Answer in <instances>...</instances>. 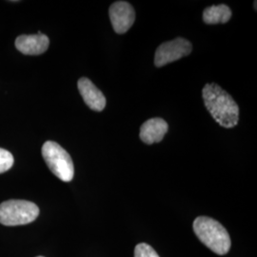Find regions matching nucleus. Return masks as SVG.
<instances>
[{"instance_id": "20e7f679", "label": "nucleus", "mask_w": 257, "mask_h": 257, "mask_svg": "<svg viewBox=\"0 0 257 257\" xmlns=\"http://www.w3.org/2000/svg\"><path fill=\"white\" fill-rule=\"evenodd\" d=\"M39 208L26 200H8L0 204V224L4 226L26 225L36 220Z\"/></svg>"}, {"instance_id": "f8f14e48", "label": "nucleus", "mask_w": 257, "mask_h": 257, "mask_svg": "<svg viewBox=\"0 0 257 257\" xmlns=\"http://www.w3.org/2000/svg\"><path fill=\"white\" fill-rule=\"evenodd\" d=\"M135 257H159V255L150 245L140 243L135 248Z\"/></svg>"}, {"instance_id": "9d476101", "label": "nucleus", "mask_w": 257, "mask_h": 257, "mask_svg": "<svg viewBox=\"0 0 257 257\" xmlns=\"http://www.w3.org/2000/svg\"><path fill=\"white\" fill-rule=\"evenodd\" d=\"M231 10L225 4L212 5L203 12V20L206 24L227 23L231 18Z\"/></svg>"}, {"instance_id": "f257e3e1", "label": "nucleus", "mask_w": 257, "mask_h": 257, "mask_svg": "<svg viewBox=\"0 0 257 257\" xmlns=\"http://www.w3.org/2000/svg\"><path fill=\"white\" fill-rule=\"evenodd\" d=\"M202 94L207 110L220 126L230 128L238 124V105L219 85L215 83L206 84Z\"/></svg>"}, {"instance_id": "9b49d317", "label": "nucleus", "mask_w": 257, "mask_h": 257, "mask_svg": "<svg viewBox=\"0 0 257 257\" xmlns=\"http://www.w3.org/2000/svg\"><path fill=\"white\" fill-rule=\"evenodd\" d=\"M14 156L9 151L0 148V174H3L14 165Z\"/></svg>"}, {"instance_id": "39448f33", "label": "nucleus", "mask_w": 257, "mask_h": 257, "mask_svg": "<svg viewBox=\"0 0 257 257\" xmlns=\"http://www.w3.org/2000/svg\"><path fill=\"white\" fill-rule=\"evenodd\" d=\"M192 51L193 45L189 40L183 37H177L174 40L162 43L157 48L155 55V65L158 68L163 67L190 55Z\"/></svg>"}, {"instance_id": "7ed1b4c3", "label": "nucleus", "mask_w": 257, "mask_h": 257, "mask_svg": "<svg viewBox=\"0 0 257 257\" xmlns=\"http://www.w3.org/2000/svg\"><path fill=\"white\" fill-rule=\"evenodd\" d=\"M42 156L48 168L54 175L64 182L73 180L74 162L71 156L59 144L47 141L42 147Z\"/></svg>"}, {"instance_id": "6e6552de", "label": "nucleus", "mask_w": 257, "mask_h": 257, "mask_svg": "<svg viewBox=\"0 0 257 257\" xmlns=\"http://www.w3.org/2000/svg\"><path fill=\"white\" fill-rule=\"evenodd\" d=\"M16 47L23 55H38L45 53L49 45L50 39L46 35L38 33L37 35H22L16 39Z\"/></svg>"}, {"instance_id": "1a4fd4ad", "label": "nucleus", "mask_w": 257, "mask_h": 257, "mask_svg": "<svg viewBox=\"0 0 257 257\" xmlns=\"http://www.w3.org/2000/svg\"><path fill=\"white\" fill-rule=\"evenodd\" d=\"M169 130L168 123L165 120L155 117L144 122L140 128L139 137L148 145L158 143L162 141Z\"/></svg>"}, {"instance_id": "f03ea898", "label": "nucleus", "mask_w": 257, "mask_h": 257, "mask_svg": "<svg viewBox=\"0 0 257 257\" xmlns=\"http://www.w3.org/2000/svg\"><path fill=\"white\" fill-rule=\"evenodd\" d=\"M193 230L203 244L216 254L224 255L229 252L231 246L230 235L218 221L199 216L193 222Z\"/></svg>"}, {"instance_id": "ddd939ff", "label": "nucleus", "mask_w": 257, "mask_h": 257, "mask_svg": "<svg viewBox=\"0 0 257 257\" xmlns=\"http://www.w3.org/2000/svg\"><path fill=\"white\" fill-rule=\"evenodd\" d=\"M37 257H43V256H37Z\"/></svg>"}, {"instance_id": "0eeeda50", "label": "nucleus", "mask_w": 257, "mask_h": 257, "mask_svg": "<svg viewBox=\"0 0 257 257\" xmlns=\"http://www.w3.org/2000/svg\"><path fill=\"white\" fill-rule=\"evenodd\" d=\"M78 91L87 106L95 111H102L106 107V97L103 92L87 77H81L77 82Z\"/></svg>"}, {"instance_id": "423d86ee", "label": "nucleus", "mask_w": 257, "mask_h": 257, "mask_svg": "<svg viewBox=\"0 0 257 257\" xmlns=\"http://www.w3.org/2000/svg\"><path fill=\"white\" fill-rule=\"evenodd\" d=\"M110 22L116 34H125L134 25L136 12L127 1H116L109 9Z\"/></svg>"}]
</instances>
